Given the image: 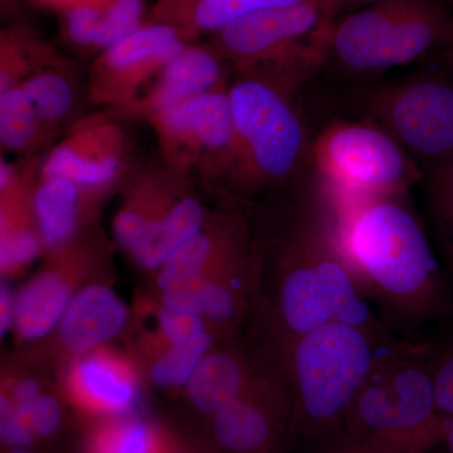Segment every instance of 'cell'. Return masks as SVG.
<instances>
[{
  "instance_id": "obj_38",
  "label": "cell",
  "mask_w": 453,
  "mask_h": 453,
  "mask_svg": "<svg viewBox=\"0 0 453 453\" xmlns=\"http://www.w3.org/2000/svg\"><path fill=\"white\" fill-rule=\"evenodd\" d=\"M443 440H445L449 452L453 453V418L447 419Z\"/></svg>"
},
{
  "instance_id": "obj_12",
  "label": "cell",
  "mask_w": 453,
  "mask_h": 453,
  "mask_svg": "<svg viewBox=\"0 0 453 453\" xmlns=\"http://www.w3.org/2000/svg\"><path fill=\"white\" fill-rule=\"evenodd\" d=\"M116 119L97 113L73 122L65 138L44 155L40 175L118 188L129 172L130 144L127 130Z\"/></svg>"
},
{
  "instance_id": "obj_26",
  "label": "cell",
  "mask_w": 453,
  "mask_h": 453,
  "mask_svg": "<svg viewBox=\"0 0 453 453\" xmlns=\"http://www.w3.org/2000/svg\"><path fill=\"white\" fill-rule=\"evenodd\" d=\"M44 250L31 202L0 208V267L5 275L32 264Z\"/></svg>"
},
{
  "instance_id": "obj_45",
  "label": "cell",
  "mask_w": 453,
  "mask_h": 453,
  "mask_svg": "<svg viewBox=\"0 0 453 453\" xmlns=\"http://www.w3.org/2000/svg\"><path fill=\"white\" fill-rule=\"evenodd\" d=\"M452 2H453V0H452ZM452 50H453V46H452Z\"/></svg>"
},
{
  "instance_id": "obj_41",
  "label": "cell",
  "mask_w": 453,
  "mask_h": 453,
  "mask_svg": "<svg viewBox=\"0 0 453 453\" xmlns=\"http://www.w3.org/2000/svg\"><path fill=\"white\" fill-rule=\"evenodd\" d=\"M33 2L38 3V4L43 5V7L53 9L57 11L59 7L70 2V0H33Z\"/></svg>"
},
{
  "instance_id": "obj_16",
  "label": "cell",
  "mask_w": 453,
  "mask_h": 453,
  "mask_svg": "<svg viewBox=\"0 0 453 453\" xmlns=\"http://www.w3.org/2000/svg\"><path fill=\"white\" fill-rule=\"evenodd\" d=\"M127 318V303L112 288L91 283L74 294L57 334L65 351L81 357L115 339Z\"/></svg>"
},
{
  "instance_id": "obj_17",
  "label": "cell",
  "mask_w": 453,
  "mask_h": 453,
  "mask_svg": "<svg viewBox=\"0 0 453 453\" xmlns=\"http://www.w3.org/2000/svg\"><path fill=\"white\" fill-rule=\"evenodd\" d=\"M71 389L88 412L104 419L129 416L139 402V384L127 363L98 349L74 363Z\"/></svg>"
},
{
  "instance_id": "obj_20",
  "label": "cell",
  "mask_w": 453,
  "mask_h": 453,
  "mask_svg": "<svg viewBox=\"0 0 453 453\" xmlns=\"http://www.w3.org/2000/svg\"><path fill=\"white\" fill-rule=\"evenodd\" d=\"M186 180L166 166L145 168L134 175L113 219V235L119 246L133 251Z\"/></svg>"
},
{
  "instance_id": "obj_22",
  "label": "cell",
  "mask_w": 453,
  "mask_h": 453,
  "mask_svg": "<svg viewBox=\"0 0 453 453\" xmlns=\"http://www.w3.org/2000/svg\"><path fill=\"white\" fill-rule=\"evenodd\" d=\"M207 222L204 205L187 192L183 184L168 207L149 226L130 256L146 270H159L166 259L198 234Z\"/></svg>"
},
{
  "instance_id": "obj_19",
  "label": "cell",
  "mask_w": 453,
  "mask_h": 453,
  "mask_svg": "<svg viewBox=\"0 0 453 453\" xmlns=\"http://www.w3.org/2000/svg\"><path fill=\"white\" fill-rule=\"evenodd\" d=\"M256 377L242 357L231 350H211L186 386L196 412L211 418L228 405L267 386Z\"/></svg>"
},
{
  "instance_id": "obj_14",
  "label": "cell",
  "mask_w": 453,
  "mask_h": 453,
  "mask_svg": "<svg viewBox=\"0 0 453 453\" xmlns=\"http://www.w3.org/2000/svg\"><path fill=\"white\" fill-rule=\"evenodd\" d=\"M85 240L76 238L52 251L53 267L41 271L16 292L14 330L26 342H35L58 329L76 292L70 271L79 261Z\"/></svg>"
},
{
  "instance_id": "obj_27",
  "label": "cell",
  "mask_w": 453,
  "mask_h": 453,
  "mask_svg": "<svg viewBox=\"0 0 453 453\" xmlns=\"http://www.w3.org/2000/svg\"><path fill=\"white\" fill-rule=\"evenodd\" d=\"M166 446L150 422L129 414L104 419L92 431L86 453H162Z\"/></svg>"
},
{
  "instance_id": "obj_30",
  "label": "cell",
  "mask_w": 453,
  "mask_h": 453,
  "mask_svg": "<svg viewBox=\"0 0 453 453\" xmlns=\"http://www.w3.org/2000/svg\"><path fill=\"white\" fill-rule=\"evenodd\" d=\"M427 170L429 204L453 271V157Z\"/></svg>"
},
{
  "instance_id": "obj_43",
  "label": "cell",
  "mask_w": 453,
  "mask_h": 453,
  "mask_svg": "<svg viewBox=\"0 0 453 453\" xmlns=\"http://www.w3.org/2000/svg\"><path fill=\"white\" fill-rule=\"evenodd\" d=\"M357 453H388L386 451H381L380 449H375V447L369 446V449H365V451H360Z\"/></svg>"
},
{
  "instance_id": "obj_35",
  "label": "cell",
  "mask_w": 453,
  "mask_h": 453,
  "mask_svg": "<svg viewBox=\"0 0 453 453\" xmlns=\"http://www.w3.org/2000/svg\"><path fill=\"white\" fill-rule=\"evenodd\" d=\"M438 412L453 418V342L429 365Z\"/></svg>"
},
{
  "instance_id": "obj_42",
  "label": "cell",
  "mask_w": 453,
  "mask_h": 453,
  "mask_svg": "<svg viewBox=\"0 0 453 453\" xmlns=\"http://www.w3.org/2000/svg\"><path fill=\"white\" fill-rule=\"evenodd\" d=\"M7 453H42L35 449V447H32V449H7Z\"/></svg>"
},
{
  "instance_id": "obj_34",
  "label": "cell",
  "mask_w": 453,
  "mask_h": 453,
  "mask_svg": "<svg viewBox=\"0 0 453 453\" xmlns=\"http://www.w3.org/2000/svg\"><path fill=\"white\" fill-rule=\"evenodd\" d=\"M0 438L7 449H32L37 438L4 393L0 396Z\"/></svg>"
},
{
  "instance_id": "obj_23",
  "label": "cell",
  "mask_w": 453,
  "mask_h": 453,
  "mask_svg": "<svg viewBox=\"0 0 453 453\" xmlns=\"http://www.w3.org/2000/svg\"><path fill=\"white\" fill-rule=\"evenodd\" d=\"M20 88L41 120L56 133L79 105L76 64L64 56L37 68Z\"/></svg>"
},
{
  "instance_id": "obj_9",
  "label": "cell",
  "mask_w": 453,
  "mask_h": 453,
  "mask_svg": "<svg viewBox=\"0 0 453 453\" xmlns=\"http://www.w3.org/2000/svg\"><path fill=\"white\" fill-rule=\"evenodd\" d=\"M360 109L427 169L453 157V81L428 73L366 92Z\"/></svg>"
},
{
  "instance_id": "obj_28",
  "label": "cell",
  "mask_w": 453,
  "mask_h": 453,
  "mask_svg": "<svg viewBox=\"0 0 453 453\" xmlns=\"http://www.w3.org/2000/svg\"><path fill=\"white\" fill-rule=\"evenodd\" d=\"M213 349L210 332L181 344L169 345L165 353L151 365L150 378L159 388H186L193 372Z\"/></svg>"
},
{
  "instance_id": "obj_44",
  "label": "cell",
  "mask_w": 453,
  "mask_h": 453,
  "mask_svg": "<svg viewBox=\"0 0 453 453\" xmlns=\"http://www.w3.org/2000/svg\"><path fill=\"white\" fill-rule=\"evenodd\" d=\"M383 2V0H363L362 5L372 4V3Z\"/></svg>"
},
{
  "instance_id": "obj_8",
  "label": "cell",
  "mask_w": 453,
  "mask_h": 453,
  "mask_svg": "<svg viewBox=\"0 0 453 453\" xmlns=\"http://www.w3.org/2000/svg\"><path fill=\"white\" fill-rule=\"evenodd\" d=\"M336 17L320 0L267 9L211 35V46L241 71L326 61L325 40Z\"/></svg>"
},
{
  "instance_id": "obj_25",
  "label": "cell",
  "mask_w": 453,
  "mask_h": 453,
  "mask_svg": "<svg viewBox=\"0 0 453 453\" xmlns=\"http://www.w3.org/2000/svg\"><path fill=\"white\" fill-rule=\"evenodd\" d=\"M61 53L26 25L9 26L0 32V94L22 85L37 68L55 61Z\"/></svg>"
},
{
  "instance_id": "obj_37",
  "label": "cell",
  "mask_w": 453,
  "mask_h": 453,
  "mask_svg": "<svg viewBox=\"0 0 453 453\" xmlns=\"http://www.w3.org/2000/svg\"><path fill=\"white\" fill-rule=\"evenodd\" d=\"M320 2L336 17L342 9L357 7V5L360 7L363 0H320Z\"/></svg>"
},
{
  "instance_id": "obj_10",
  "label": "cell",
  "mask_w": 453,
  "mask_h": 453,
  "mask_svg": "<svg viewBox=\"0 0 453 453\" xmlns=\"http://www.w3.org/2000/svg\"><path fill=\"white\" fill-rule=\"evenodd\" d=\"M228 88L211 89L148 119L166 168L186 178L226 177L237 145Z\"/></svg>"
},
{
  "instance_id": "obj_21",
  "label": "cell",
  "mask_w": 453,
  "mask_h": 453,
  "mask_svg": "<svg viewBox=\"0 0 453 453\" xmlns=\"http://www.w3.org/2000/svg\"><path fill=\"white\" fill-rule=\"evenodd\" d=\"M303 0H157L146 19L178 28L187 41L214 35L234 20Z\"/></svg>"
},
{
  "instance_id": "obj_15",
  "label": "cell",
  "mask_w": 453,
  "mask_h": 453,
  "mask_svg": "<svg viewBox=\"0 0 453 453\" xmlns=\"http://www.w3.org/2000/svg\"><path fill=\"white\" fill-rule=\"evenodd\" d=\"M113 189L116 188L40 175L33 195V210L44 250L56 251L79 238L91 211Z\"/></svg>"
},
{
  "instance_id": "obj_29",
  "label": "cell",
  "mask_w": 453,
  "mask_h": 453,
  "mask_svg": "<svg viewBox=\"0 0 453 453\" xmlns=\"http://www.w3.org/2000/svg\"><path fill=\"white\" fill-rule=\"evenodd\" d=\"M112 0H70L57 9L62 40L73 49L94 53L106 11Z\"/></svg>"
},
{
  "instance_id": "obj_5",
  "label": "cell",
  "mask_w": 453,
  "mask_h": 453,
  "mask_svg": "<svg viewBox=\"0 0 453 453\" xmlns=\"http://www.w3.org/2000/svg\"><path fill=\"white\" fill-rule=\"evenodd\" d=\"M453 46V18L436 0H383L335 20L325 40L327 59L349 73L412 64Z\"/></svg>"
},
{
  "instance_id": "obj_1",
  "label": "cell",
  "mask_w": 453,
  "mask_h": 453,
  "mask_svg": "<svg viewBox=\"0 0 453 453\" xmlns=\"http://www.w3.org/2000/svg\"><path fill=\"white\" fill-rule=\"evenodd\" d=\"M399 196H329L334 228L366 296L404 318H427L442 305L440 273L425 229Z\"/></svg>"
},
{
  "instance_id": "obj_11",
  "label": "cell",
  "mask_w": 453,
  "mask_h": 453,
  "mask_svg": "<svg viewBox=\"0 0 453 453\" xmlns=\"http://www.w3.org/2000/svg\"><path fill=\"white\" fill-rule=\"evenodd\" d=\"M189 43L193 42L175 27L146 19L135 32L95 57L86 77V96L94 105L113 111L130 105Z\"/></svg>"
},
{
  "instance_id": "obj_39",
  "label": "cell",
  "mask_w": 453,
  "mask_h": 453,
  "mask_svg": "<svg viewBox=\"0 0 453 453\" xmlns=\"http://www.w3.org/2000/svg\"><path fill=\"white\" fill-rule=\"evenodd\" d=\"M2 3V14L8 16V14L16 13L18 8V0H0Z\"/></svg>"
},
{
  "instance_id": "obj_24",
  "label": "cell",
  "mask_w": 453,
  "mask_h": 453,
  "mask_svg": "<svg viewBox=\"0 0 453 453\" xmlns=\"http://www.w3.org/2000/svg\"><path fill=\"white\" fill-rule=\"evenodd\" d=\"M56 135L41 120L20 86L0 94V144L7 153L35 157Z\"/></svg>"
},
{
  "instance_id": "obj_4",
  "label": "cell",
  "mask_w": 453,
  "mask_h": 453,
  "mask_svg": "<svg viewBox=\"0 0 453 453\" xmlns=\"http://www.w3.org/2000/svg\"><path fill=\"white\" fill-rule=\"evenodd\" d=\"M280 342L292 401L314 426L329 425L347 414L375 369L402 350L387 336L344 323L324 325Z\"/></svg>"
},
{
  "instance_id": "obj_2",
  "label": "cell",
  "mask_w": 453,
  "mask_h": 453,
  "mask_svg": "<svg viewBox=\"0 0 453 453\" xmlns=\"http://www.w3.org/2000/svg\"><path fill=\"white\" fill-rule=\"evenodd\" d=\"M276 282L273 315L280 342L332 323L387 336L340 250L330 203L329 211L319 207L292 229Z\"/></svg>"
},
{
  "instance_id": "obj_40",
  "label": "cell",
  "mask_w": 453,
  "mask_h": 453,
  "mask_svg": "<svg viewBox=\"0 0 453 453\" xmlns=\"http://www.w3.org/2000/svg\"><path fill=\"white\" fill-rule=\"evenodd\" d=\"M162 453H207L203 451V449H192V447H173L166 446V449H164Z\"/></svg>"
},
{
  "instance_id": "obj_6",
  "label": "cell",
  "mask_w": 453,
  "mask_h": 453,
  "mask_svg": "<svg viewBox=\"0 0 453 453\" xmlns=\"http://www.w3.org/2000/svg\"><path fill=\"white\" fill-rule=\"evenodd\" d=\"M351 421L369 434V446L388 453L417 452L443 438L429 365L404 350L387 357L349 408Z\"/></svg>"
},
{
  "instance_id": "obj_7",
  "label": "cell",
  "mask_w": 453,
  "mask_h": 453,
  "mask_svg": "<svg viewBox=\"0 0 453 453\" xmlns=\"http://www.w3.org/2000/svg\"><path fill=\"white\" fill-rule=\"evenodd\" d=\"M316 172L333 199L402 196L422 178L416 160L374 121H334L311 145Z\"/></svg>"
},
{
  "instance_id": "obj_13",
  "label": "cell",
  "mask_w": 453,
  "mask_h": 453,
  "mask_svg": "<svg viewBox=\"0 0 453 453\" xmlns=\"http://www.w3.org/2000/svg\"><path fill=\"white\" fill-rule=\"evenodd\" d=\"M225 59L213 47L189 43L157 73L130 105L115 110L118 119H144L190 98L228 86Z\"/></svg>"
},
{
  "instance_id": "obj_31",
  "label": "cell",
  "mask_w": 453,
  "mask_h": 453,
  "mask_svg": "<svg viewBox=\"0 0 453 453\" xmlns=\"http://www.w3.org/2000/svg\"><path fill=\"white\" fill-rule=\"evenodd\" d=\"M148 14L145 0H112L106 11L95 55L135 32L144 25Z\"/></svg>"
},
{
  "instance_id": "obj_33",
  "label": "cell",
  "mask_w": 453,
  "mask_h": 453,
  "mask_svg": "<svg viewBox=\"0 0 453 453\" xmlns=\"http://www.w3.org/2000/svg\"><path fill=\"white\" fill-rule=\"evenodd\" d=\"M26 421L37 441L56 437L65 423L61 402L55 395L41 393L29 408Z\"/></svg>"
},
{
  "instance_id": "obj_32",
  "label": "cell",
  "mask_w": 453,
  "mask_h": 453,
  "mask_svg": "<svg viewBox=\"0 0 453 453\" xmlns=\"http://www.w3.org/2000/svg\"><path fill=\"white\" fill-rule=\"evenodd\" d=\"M207 320L195 312L180 311L163 305L157 314L160 333L169 345L181 344L208 332Z\"/></svg>"
},
{
  "instance_id": "obj_3",
  "label": "cell",
  "mask_w": 453,
  "mask_h": 453,
  "mask_svg": "<svg viewBox=\"0 0 453 453\" xmlns=\"http://www.w3.org/2000/svg\"><path fill=\"white\" fill-rule=\"evenodd\" d=\"M318 68L271 65L238 73L228 88L237 145L226 180L242 187L279 186L303 169L311 146L294 92Z\"/></svg>"
},
{
  "instance_id": "obj_18",
  "label": "cell",
  "mask_w": 453,
  "mask_h": 453,
  "mask_svg": "<svg viewBox=\"0 0 453 453\" xmlns=\"http://www.w3.org/2000/svg\"><path fill=\"white\" fill-rule=\"evenodd\" d=\"M276 395L270 384L211 417V436L226 453H273Z\"/></svg>"
},
{
  "instance_id": "obj_36",
  "label": "cell",
  "mask_w": 453,
  "mask_h": 453,
  "mask_svg": "<svg viewBox=\"0 0 453 453\" xmlns=\"http://www.w3.org/2000/svg\"><path fill=\"white\" fill-rule=\"evenodd\" d=\"M0 333L2 338L7 335L14 326V312H16V292L12 291L7 283H2L0 288Z\"/></svg>"
}]
</instances>
